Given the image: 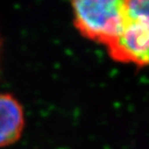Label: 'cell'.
Segmentation results:
<instances>
[{
	"label": "cell",
	"mask_w": 149,
	"mask_h": 149,
	"mask_svg": "<svg viewBox=\"0 0 149 149\" xmlns=\"http://www.w3.org/2000/svg\"><path fill=\"white\" fill-rule=\"evenodd\" d=\"M114 60L138 66L149 65V22L126 16L124 26L109 46Z\"/></svg>",
	"instance_id": "obj_2"
},
{
	"label": "cell",
	"mask_w": 149,
	"mask_h": 149,
	"mask_svg": "<svg viewBox=\"0 0 149 149\" xmlns=\"http://www.w3.org/2000/svg\"><path fill=\"white\" fill-rule=\"evenodd\" d=\"M72 7L77 30L106 46L118 36L126 20L123 0H77Z\"/></svg>",
	"instance_id": "obj_1"
},
{
	"label": "cell",
	"mask_w": 149,
	"mask_h": 149,
	"mask_svg": "<svg viewBox=\"0 0 149 149\" xmlns=\"http://www.w3.org/2000/svg\"><path fill=\"white\" fill-rule=\"evenodd\" d=\"M24 127L20 104L9 94H0V147L16 142Z\"/></svg>",
	"instance_id": "obj_3"
}]
</instances>
